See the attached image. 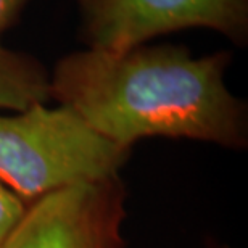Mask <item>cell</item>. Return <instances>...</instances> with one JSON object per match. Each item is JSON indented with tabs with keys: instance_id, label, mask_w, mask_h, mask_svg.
Instances as JSON below:
<instances>
[{
	"instance_id": "cell-1",
	"label": "cell",
	"mask_w": 248,
	"mask_h": 248,
	"mask_svg": "<svg viewBox=\"0 0 248 248\" xmlns=\"http://www.w3.org/2000/svg\"><path fill=\"white\" fill-rule=\"evenodd\" d=\"M232 55L193 57L184 46H137L123 52L84 48L57 62L50 100L126 148L142 139H187L242 150L245 102L226 86Z\"/></svg>"
},
{
	"instance_id": "cell-2",
	"label": "cell",
	"mask_w": 248,
	"mask_h": 248,
	"mask_svg": "<svg viewBox=\"0 0 248 248\" xmlns=\"http://www.w3.org/2000/svg\"><path fill=\"white\" fill-rule=\"evenodd\" d=\"M131 156L64 105L0 113V181L31 205L69 187L120 176Z\"/></svg>"
},
{
	"instance_id": "cell-3",
	"label": "cell",
	"mask_w": 248,
	"mask_h": 248,
	"mask_svg": "<svg viewBox=\"0 0 248 248\" xmlns=\"http://www.w3.org/2000/svg\"><path fill=\"white\" fill-rule=\"evenodd\" d=\"M89 48L123 52L182 29L203 28L235 46L248 39V0H76Z\"/></svg>"
},
{
	"instance_id": "cell-4",
	"label": "cell",
	"mask_w": 248,
	"mask_h": 248,
	"mask_svg": "<svg viewBox=\"0 0 248 248\" xmlns=\"http://www.w3.org/2000/svg\"><path fill=\"white\" fill-rule=\"evenodd\" d=\"M126 186L120 176L32 202L3 248H124Z\"/></svg>"
},
{
	"instance_id": "cell-5",
	"label": "cell",
	"mask_w": 248,
	"mask_h": 248,
	"mask_svg": "<svg viewBox=\"0 0 248 248\" xmlns=\"http://www.w3.org/2000/svg\"><path fill=\"white\" fill-rule=\"evenodd\" d=\"M50 100V73L29 53L0 42V110L21 111Z\"/></svg>"
},
{
	"instance_id": "cell-6",
	"label": "cell",
	"mask_w": 248,
	"mask_h": 248,
	"mask_svg": "<svg viewBox=\"0 0 248 248\" xmlns=\"http://www.w3.org/2000/svg\"><path fill=\"white\" fill-rule=\"evenodd\" d=\"M29 203L19 198L12 188L0 181V248H3L21 222L28 211Z\"/></svg>"
},
{
	"instance_id": "cell-7",
	"label": "cell",
	"mask_w": 248,
	"mask_h": 248,
	"mask_svg": "<svg viewBox=\"0 0 248 248\" xmlns=\"http://www.w3.org/2000/svg\"><path fill=\"white\" fill-rule=\"evenodd\" d=\"M29 2L31 0H0V37L18 21Z\"/></svg>"
}]
</instances>
